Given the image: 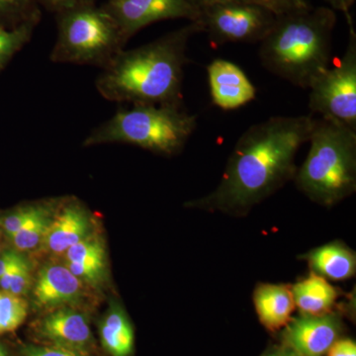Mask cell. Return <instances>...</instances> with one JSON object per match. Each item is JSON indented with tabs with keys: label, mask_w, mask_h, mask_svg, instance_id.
I'll use <instances>...</instances> for the list:
<instances>
[{
	"label": "cell",
	"mask_w": 356,
	"mask_h": 356,
	"mask_svg": "<svg viewBox=\"0 0 356 356\" xmlns=\"http://www.w3.org/2000/svg\"><path fill=\"white\" fill-rule=\"evenodd\" d=\"M313 115L273 116L250 126L236 140L220 184L191 207L247 214L294 179L295 158L310 139Z\"/></svg>",
	"instance_id": "cell-1"
},
{
	"label": "cell",
	"mask_w": 356,
	"mask_h": 356,
	"mask_svg": "<svg viewBox=\"0 0 356 356\" xmlns=\"http://www.w3.org/2000/svg\"><path fill=\"white\" fill-rule=\"evenodd\" d=\"M198 33L199 23L188 22L138 48L123 49L96 79L98 93L131 105H182L187 48Z\"/></svg>",
	"instance_id": "cell-2"
},
{
	"label": "cell",
	"mask_w": 356,
	"mask_h": 356,
	"mask_svg": "<svg viewBox=\"0 0 356 356\" xmlns=\"http://www.w3.org/2000/svg\"><path fill=\"white\" fill-rule=\"evenodd\" d=\"M337 13L329 6L314 7L277 16L259 43L264 69L296 88L309 89L331 64Z\"/></svg>",
	"instance_id": "cell-3"
},
{
	"label": "cell",
	"mask_w": 356,
	"mask_h": 356,
	"mask_svg": "<svg viewBox=\"0 0 356 356\" xmlns=\"http://www.w3.org/2000/svg\"><path fill=\"white\" fill-rule=\"evenodd\" d=\"M310 149L294 181L312 201L332 207L356 191V131L331 119H315Z\"/></svg>",
	"instance_id": "cell-4"
},
{
	"label": "cell",
	"mask_w": 356,
	"mask_h": 356,
	"mask_svg": "<svg viewBox=\"0 0 356 356\" xmlns=\"http://www.w3.org/2000/svg\"><path fill=\"white\" fill-rule=\"evenodd\" d=\"M196 128L197 116L185 111L182 105L133 104L92 129L83 145L119 143L172 156L184 149Z\"/></svg>",
	"instance_id": "cell-5"
},
{
	"label": "cell",
	"mask_w": 356,
	"mask_h": 356,
	"mask_svg": "<svg viewBox=\"0 0 356 356\" xmlns=\"http://www.w3.org/2000/svg\"><path fill=\"white\" fill-rule=\"evenodd\" d=\"M57 39L50 54L55 64L103 67L127 44L113 16L95 2L56 14Z\"/></svg>",
	"instance_id": "cell-6"
},
{
	"label": "cell",
	"mask_w": 356,
	"mask_h": 356,
	"mask_svg": "<svg viewBox=\"0 0 356 356\" xmlns=\"http://www.w3.org/2000/svg\"><path fill=\"white\" fill-rule=\"evenodd\" d=\"M348 42L343 57L316 77L309 90L312 114L356 131V32L353 15L346 16Z\"/></svg>",
	"instance_id": "cell-7"
},
{
	"label": "cell",
	"mask_w": 356,
	"mask_h": 356,
	"mask_svg": "<svg viewBox=\"0 0 356 356\" xmlns=\"http://www.w3.org/2000/svg\"><path fill=\"white\" fill-rule=\"evenodd\" d=\"M198 22L215 46L261 43L278 15L266 7L245 2H214L199 7Z\"/></svg>",
	"instance_id": "cell-8"
},
{
	"label": "cell",
	"mask_w": 356,
	"mask_h": 356,
	"mask_svg": "<svg viewBox=\"0 0 356 356\" xmlns=\"http://www.w3.org/2000/svg\"><path fill=\"white\" fill-rule=\"evenodd\" d=\"M103 6L113 16L128 43L134 35L159 21L195 22L199 9L191 0H107Z\"/></svg>",
	"instance_id": "cell-9"
},
{
	"label": "cell",
	"mask_w": 356,
	"mask_h": 356,
	"mask_svg": "<svg viewBox=\"0 0 356 356\" xmlns=\"http://www.w3.org/2000/svg\"><path fill=\"white\" fill-rule=\"evenodd\" d=\"M343 324L337 312L292 318L281 332V344L299 356H325L341 339Z\"/></svg>",
	"instance_id": "cell-10"
},
{
	"label": "cell",
	"mask_w": 356,
	"mask_h": 356,
	"mask_svg": "<svg viewBox=\"0 0 356 356\" xmlns=\"http://www.w3.org/2000/svg\"><path fill=\"white\" fill-rule=\"evenodd\" d=\"M213 104L229 111L245 106L257 97V88L238 65L216 58L207 67Z\"/></svg>",
	"instance_id": "cell-11"
},
{
	"label": "cell",
	"mask_w": 356,
	"mask_h": 356,
	"mask_svg": "<svg viewBox=\"0 0 356 356\" xmlns=\"http://www.w3.org/2000/svg\"><path fill=\"white\" fill-rule=\"evenodd\" d=\"M81 282L67 266L47 264L35 284L34 297L41 308H55L76 303L81 296Z\"/></svg>",
	"instance_id": "cell-12"
},
{
	"label": "cell",
	"mask_w": 356,
	"mask_h": 356,
	"mask_svg": "<svg viewBox=\"0 0 356 356\" xmlns=\"http://www.w3.org/2000/svg\"><path fill=\"white\" fill-rule=\"evenodd\" d=\"M254 305L259 322L271 332L282 331L296 308L291 286L275 283H261L255 287Z\"/></svg>",
	"instance_id": "cell-13"
},
{
	"label": "cell",
	"mask_w": 356,
	"mask_h": 356,
	"mask_svg": "<svg viewBox=\"0 0 356 356\" xmlns=\"http://www.w3.org/2000/svg\"><path fill=\"white\" fill-rule=\"evenodd\" d=\"M88 214L81 205L70 203L53 218L42 245L49 252L62 254L88 238L90 232Z\"/></svg>",
	"instance_id": "cell-14"
},
{
	"label": "cell",
	"mask_w": 356,
	"mask_h": 356,
	"mask_svg": "<svg viewBox=\"0 0 356 356\" xmlns=\"http://www.w3.org/2000/svg\"><path fill=\"white\" fill-rule=\"evenodd\" d=\"M39 332L57 346L77 351L86 348L91 339L86 318L67 309L53 312L44 317L39 325Z\"/></svg>",
	"instance_id": "cell-15"
},
{
	"label": "cell",
	"mask_w": 356,
	"mask_h": 356,
	"mask_svg": "<svg viewBox=\"0 0 356 356\" xmlns=\"http://www.w3.org/2000/svg\"><path fill=\"white\" fill-rule=\"evenodd\" d=\"M302 259L308 262L312 273L327 280H348L355 274V252L341 242H332L314 248L302 255Z\"/></svg>",
	"instance_id": "cell-16"
},
{
	"label": "cell",
	"mask_w": 356,
	"mask_h": 356,
	"mask_svg": "<svg viewBox=\"0 0 356 356\" xmlns=\"http://www.w3.org/2000/svg\"><path fill=\"white\" fill-rule=\"evenodd\" d=\"M295 307L300 315L323 316L331 314L336 308L339 291L329 280L310 273L307 277L291 286Z\"/></svg>",
	"instance_id": "cell-17"
},
{
	"label": "cell",
	"mask_w": 356,
	"mask_h": 356,
	"mask_svg": "<svg viewBox=\"0 0 356 356\" xmlns=\"http://www.w3.org/2000/svg\"><path fill=\"white\" fill-rule=\"evenodd\" d=\"M103 346L113 356H129L133 350L134 332L125 314L112 309L100 330Z\"/></svg>",
	"instance_id": "cell-18"
},
{
	"label": "cell",
	"mask_w": 356,
	"mask_h": 356,
	"mask_svg": "<svg viewBox=\"0 0 356 356\" xmlns=\"http://www.w3.org/2000/svg\"><path fill=\"white\" fill-rule=\"evenodd\" d=\"M42 11L38 0H0V24L18 27L28 23L38 24Z\"/></svg>",
	"instance_id": "cell-19"
},
{
	"label": "cell",
	"mask_w": 356,
	"mask_h": 356,
	"mask_svg": "<svg viewBox=\"0 0 356 356\" xmlns=\"http://www.w3.org/2000/svg\"><path fill=\"white\" fill-rule=\"evenodd\" d=\"M51 219L53 218L50 206L44 205L31 221L28 222L17 233L9 238L13 241L14 247L20 252H26L42 245Z\"/></svg>",
	"instance_id": "cell-20"
},
{
	"label": "cell",
	"mask_w": 356,
	"mask_h": 356,
	"mask_svg": "<svg viewBox=\"0 0 356 356\" xmlns=\"http://www.w3.org/2000/svg\"><path fill=\"white\" fill-rule=\"evenodd\" d=\"M37 25L28 23L11 28L0 24V70H3L14 56L29 43Z\"/></svg>",
	"instance_id": "cell-21"
},
{
	"label": "cell",
	"mask_w": 356,
	"mask_h": 356,
	"mask_svg": "<svg viewBox=\"0 0 356 356\" xmlns=\"http://www.w3.org/2000/svg\"><path fill=\"white\" fill-rule=\"evenodd\" d=\"M27 304L19 296L0 291V334L15 331L27 317Z\"/></svg>",
	"instance_id": "cell-22"
},
{
	"label": "cell",
	"mask_w": 356,
	"mask_h": 356,
	"mask_svg": "<svg viewBox=\"0 0 356 356\" xmlns=\"http://www.w3.org/2000/svg\"><path fill=\"white\" fill-rule=\"evenodd\" d=\"M104 254L102 242L88 236L65 252V259L67 262L104 266Z\"/></svg>",
	"instance_id": "cell-23"
},
{
	"label": "cell",
	"mask_w": 356,
	"mask_h": 356,
	"mask_svg": "<svg viewBox=\"0 0 356 356\" xmlns=\"http://www.w3.org/2000/svg\"><path fill=\"white\" fill-rule=\"evenodd\" d=\"M191 1L197 8L214 2H245V3L257 4V6L266 7L278 16L303 10L313 6L308 0H191Z\"/></svg>",
	"instance_id": "cell-24"
},
{
	"label": "cell",
	"mask_w": 356,
	"mask_h": 356,
	"mask_svg": "<svg viewBox=\"0 0 356 356\" xmlns=\"http://www.w3.org/2000/svg\"><path fill=\"white\" fill-rule=\"evenodd\" d=\"M43 206L44 204L22 206L6 216L0 218V225H1L4 233L8 238H10L11 236L22 229L28 222L31 221L33 218L41 211Z\"/></svg>",
	"instance_id": "cell-25"
},
{
	"label": "cell",
	"mask_w": 356,
	"mask_h": 356,
	"mask_svg": "<svg viewBox=\"0 0 356 356\" xmlns=\"http://www.w3.org/2000/svg\"><path fill=\"white\" fill-rule=\"evenodd\" d=\"M67 267L79 280L86 281L91 284H97L102 280L103 273H104V266H97V264L67 262Z\"/></svg>",
	"instance_id": "cell-26"
},
{
	"label": "cell",
	"mask_w": 356,
	"mask_h": 356,
	"mask_svg": "<svg viewBox=\"0 0 356 356\" xmlns=\"http://www.w3.org/2000/svg\"><path fill=\"white\" fill-rule=\"evenodd\" d=\"M31 280V266H30L29 261L25 257L23 261L21 262L20 266L18 267L13 280H11L10 286H9L7 292L21 297L29 290Z\"/></svg>",
	"instance_id": "cell-27"
},
{
	"label": "cell",
	"mask_w": 356,
	"mask_h": 356,
	"mask_svg": "<svg viewBox=\"0 0 356 356\" xmlns=\"http://www.w3.org/2000/svg\"><path fill=\"white\" fill-rule=\"evenodd\" d=\"M23 356H83L79 351L70 350L64 346H28L23 350Z\"/></svg>",
	"instance_id": "cell-28"
},
{
	"label": "cell",
	"mask_w": 356,
	"mask_h": 356,
	"mask_svg": "<svg viewBox=\"0 0 356 356\" xmlns=\"http://www.w3.org/2000/svg\"><path fill=\"white\" fill-rule=\"evenodd\" d=\"M38 2L40 6L43 7L46 10L57 14L72 7L95 2V0H38Z\"/></svg>",
	"instance_id": "cell-29"
},
{
	"label": "cell",
	"mask_w": 356,
	"mask_h": 356,
	"mask_svg": "<svg viewBox=\"0 0 356 356\" xmlns=\"http://www.w3.org/2000/svg\"><path fill=\"white\" fill-rule=\"evenodd\" d=\"M327 356H356V343L350 339H339L327 353Z\"/></svg>",
	"instance_id": "cell-30"
},
{
	"label": "cell",
	"mask_w": 356,
	"mask_h": 356,
	"mask_svg": "<svg viewBox=\"0 0 356 356\" xmlns=\"http://www.w3.org/2000/svg\"><path fill=\"white\" fill-rule=\"evenodd\" d=\"M327 2V6L332 10L339 11V13H343L344 15H350L351 8L355 6V0H324Z\"/></svg>",
	"instance_id": "cell-31"
},
{
	"label": "cell",
	"mask_w": 356,
	"mask_h": 356,
	"mask_svg": "<svg viewBox=\"0 0 356 356\" xmlns=\"http://www.w3.org/2000/svg\"><path fill=\"white\" fill-rule=\"evenodd\" d=\"M18 255H19V252L13 250H6L0 254V277L17 259Z\"/></svg>",
	"instance_id": "cell-32"
},
{
	"label": "cell",
	"mask_w": 356,
	"mask_h": 356,
	"mask_svg": "<svg viewBox=\"0 0 356 356\" xmlns=\"http://www.w3.org/2000/svg\"><path fill=\"white\" fill-rule=\"evenodd\" d=\"M261 356H299L296 353H293L291 350L286 348V346L280 344V346H273L264 351Z\"/></svg>",
	"instance_id": "cell-33"
},
{
	"label": "cell",
	"mask_w": 356,
	"mask_h": 356,
	"mask_svg": "<svg viewBox=\"0 0 356 356\" xmlns=\"http://www.w3.org/2000/svg\"><path fill=\"white\" fill-rule=\"evenodd\" d=\"M0 356H8L7 355L6 350H4V348L1 344H0Z\"/></svg>",
	"instance_id": "cell-34"
}]
</instances>
